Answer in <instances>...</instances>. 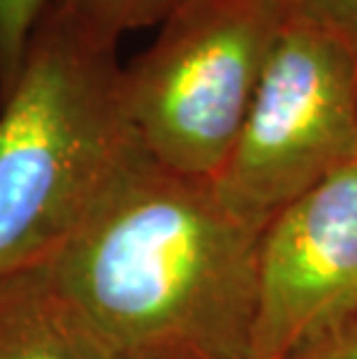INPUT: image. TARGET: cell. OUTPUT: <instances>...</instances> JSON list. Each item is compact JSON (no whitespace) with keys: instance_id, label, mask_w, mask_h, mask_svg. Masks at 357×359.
I'll return each instance as SVG.
<instances>
[{"instance_id":"1","label":"cell","mask_w":357,"mask_h":359,"mask_svg":"<svg viewBox=\"0 0 357 359\" xmlns=\"http://www.w3.org/2000/svg\"><path fill=\"white\" fill-rule=\"evenodd\" d=\"M257 243L209 179L170 170L135 140L30 276L93 359H248Z\"/></svg>"},{"instance_id":"2","label":"cell","mask_w":357,"mask_h":359,"mask_svg":"<svg viewBox=\"0 0 357 359\" xmlns=\"http://www.w3.org/2000/svg\"><path fill=\"white\" fill-rule=\"evenodd\" d=\"M135 140L116 47L54 0L0 97V290L70 239Z\"/></svg>"},{"instance_id":"3","label":"cell","mask_w":357,"mask_h":359,"mask_svg":"<svg viewBox=\"0 0 357 359\" xmlns=\"http://www.w3.org/2000/svg\"><path fill=\"white\" fill-rule=\"evenodd\" d=\"M281 21L262 0H188L123 67L133 133L158 163L214 181L230 158Z\"/></svg>"},{"instance_id":"4","label":"cell","mask_w":357,"mask_h":359,"mask_svg":"<svg viewBox=\"0 0 357 359\" xmlns=\"http://www.w3.org/2000/svg\"><path fill=\"white\" fill-rule=\"evenodd\" d=\"M357 160V53L302 26L278 33L230 158L214 183L257 234L285 206Z\"/></svg>"},{"instance_id":"5","label":"cell","mask_w":357,"mask_h":359,"mask_svg":"<svg viewBox=\"0 0 357 359\" xmlns=\"http://www.w3.org/2000/svg\"><path fill=\"white\" fill-rule=\"evenodd\" d=\"M357 325V160L285 206L257 243L248 359H297Z\"/></svg>"},{"instance_id":"6","label":"cell","mask_w":357,"mask_h":359,"mask_svg":"<svg viewBox=\"0 0 357 359\" xmlns=\"http://www.w3.org/2000/svg\"><path fill=\"white\" fill-rule=\"evenodd\" d=\"M0 359H93L26 273L0 290Z\"/></svg>"},{"instance_id":"7","label":"cell","mask_w":357,"mask_h":359,"mask_svg":"<svg viewBox=\"0 0 357 359\" xmlns=\"http://www.w3.org/2000/svg\"><path fill=\"white\" fill-rule=\"evenodd\" d=\"M188 0H58L77 26L105 47H116L130 30L161 26Z\"/></svg>"},{"instance_id":"8","label":"cell","mask_w":357,"mask_h":359,"mask_svg":"<svg viewBox=\"0 0 357 359\" xmlns=\"http://www.w3.org/2000/svg\"><path fill=\"white\" fill-rule=\"evenodd\" d=\"M283 26L337 37L357 53V0H262Z\"/></svg>"},{"instance_id":"9","label":"cell","mask_w":357,"mask_h":359,"mask_svg":"<svg viewBox=\"0 0 357 359\" xmlns=\"http://www.w3.org/2000/svg\"><path fill=\"white\" fill-rule=\"evenodd\" d=\"M51 3L54 0H0V97L17 81L30 37Z\"/></svg>"},{"instance_id":"10","label":"cell","mask_w":357,"mask_h":359,"mask_svg":"<svg viewBox=\"0 0 357 359\" xmlns=\"http://www.w3.org/2000/svg\"><path fill=\"white\" fill-rule=\"evenodd\" d=\"M297 359H357V325L318 343Z\"/></svg>"}]
</instances>
